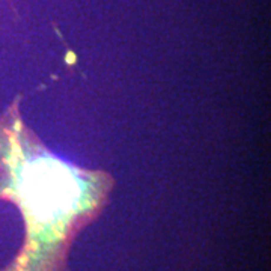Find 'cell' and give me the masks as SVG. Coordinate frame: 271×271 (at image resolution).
I'll return each mask as SVG.
<instances>
[{"mask_svg": "<svg viewBox=\"0 0 271 271\" xmlns=\"http://www.w3.org/2000/svg\"><path fill=\"white\" fill-rule=\"evenodd\" d=\"M30 152L14 167V196L27 226V241L9 271H63L75 234L99 212L112 179L77 170L44 152L32 136Z\"/></svg>", "mask_w": 271, "mask_h": 271, "instance_id": "1", "label": "cell"}]
</instances>
